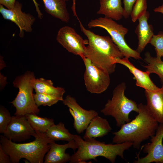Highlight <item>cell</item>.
<instances>
[{
  "label": "cell",
  "mask_w": 163,
  "mask_h": 163,
  "mask_svg": "<svg viewBox=\"0 0 163 163\" xmlns=\"http://www.w3.org/2000/svg\"><path fill=\"white\" fill-rule=\"evenodd\" d=\"M77 18L81 30L88 41L84 55L110 74L113 73L116 68L115 60L123 58V54L110 37L100 35L86 29Z\"/></svg>",
  "instance_id": "cell-1"
},
{
  "label": "cell",
  "mask_w": 163,
  "mask_h": 163,
  "mask_svg": "<svg viewBox=\"0 0 163 163\" xmlns=\"http://www.w3.org/2000/svg\"><path fill=\"white\" fill-rule=\"evenodd\" d=\"M138 107L139 112L135 118L113 133V143L130 142L134 148L138 149L142 142L155 135L159 125L158 122L150 113L146 105L140 103Z\"/></svg>",
  "instance_id": "cell-2"
},
{
  "label": "cell",
  "mask_w": 163,
  "mask_h": 163,
  "mask_svg": "<svg viewBox=\"0 0 163 163\" xmlns=\"http://www.w3.org/2000/svg\"><path fill=\"white\" fill-rule=\"evenodd\" d=\"M74 140L78 147L76 152L71 156L70 163H85L91 159L96 161V158L98 156L104 157L114 163L118 156L124 159V151L133 146L132 143L129 142L106 144L95 139L84 140L76 135H74Z\"/></svg>",
  "instance_id": "cell-3"
},
{
  "label": "cell",
  "mask_w": 163,
  "mask_h": 163,
  "mask_svg": "<svg viewBox=\"0 0 163 163\" xmlns=\"http://www.w3.org/2000/svg\"><path fill=\"white\" fill-rule=\"evenodd\" d=\"M35 131V140L26 143L14 142L4 135L0 136V144L9 155L11 163H18L22 158L31 163H43L51 143L55 141L48 138L46 133Z\"/></svg>",
  "instance_id": "cell-4"
},
{
  "label": "cell",
  "mask_w": 163,
  "mask_h": 163,
  "mask_svg": "<svg viewBox=\"0 0 163 163\" xmlns=\"http://www.w3.org/2000/svg\"><path fill=\"white\" fill-rule=\"evenodd\" d=\"M126 85L123 82L118 85L113 92L111 99L108 100L101 112L106 116L113 117L116 125L121 127L131 121L129 117L130 113L134 111L138 113V104L135 101L127 98L124 94Z\"/></svg>",
  "instance_id": "cell-5"
},
{
  "label": "cell",
  "mask_w": 163,
  "mask_h": 163,
  "mask_svg": "<svg viewBox=\"0 0 163 163\" xmlns=\"http://www.w3.org/2000/svg\"><path fill=\"white\" fill-rule=\"evenodd\" d=\"M35 78L33 72L28 71L16 77L13 81L14 86L19 89L16 97L10 103L16 108L15 115L39 114L40 110L35 103L33 93V81Z\"/></svg>",
  "instance_id": "cell-6"
},
{
  "label": "cell",
  "mask_w": 163,
  "mask_h": 163,
  "mask_svg": "<svg viewBox=\"0 0 163 163\" xmlns=\"http://www.w3.org/2000/svg\"><path fill=\"white\" fill-rule=\"evenodd\" d=\"M88 26L89 28L100 27L105 29L125 57L142 59L140 53L132 49L126 43L124 37L128 33V30L123 25L105 17L91 20L88 23Z\"/></svg>",
  "instance_id": "cell-7"
},
{
  "label": "cell",
  "mask_w": 163,
  "mask_h": 163,
  "mask_svg": "<svg viewBox=\"0 0 163 163\" xmlns=\"http://www.w3.org/2000/svg\"><path fill=\"white\" fill-rule=\"evenodd\" d=\"M80 57L85 66L84 79L87 90L91 93L97 94L105 91L110 84V74L84 55Z\"/></svg>",
  "instance_id": "cell-8"
},
{
  "label": "cell",
  "mask_w": 163,
  "mask_h": 163,
  "mask_svg": "<svg viewBox=\"0 0 163 163\" xmlns=\"http://www.w3.org/2000/svg\"><path fill=\"white\" fill-rule=\"evenodd\" d=\"M57 41L69 52L80 56L84 55L88 40H84L73 28L63 26L59 30Z\"/></svg>",
  "instance_id": "cell-9"
},
{
  "label": "cell",
  "mask_w": 163,
  "mask_h": 163,
  "mask_svg": "<svg viewBox=\"0 0 163 163\" xmlns=\"http://www.w3.org/2000/svg\"><path fill=\"white\" fill-rule=\"evenodd\" d=\"M22 4L16 1L14 7L11 9L5 8L0 5V12L4 19L10 20L18 27L20 30L19 36L22 37L24 36V31L31 32L32 26L35 21V18L29 13H26L22 11Z\"/></svg>",
  "instance_id": "cell-10"
},
{
  "label": "cell",
  "mask_w": 163,
  "mask_h": 163,
  "mask_svg": "<svg viewBox=\"0 0 163 163\" xmlns=\"http://www.w3.org/2000/svg\"><path fill=\"white\" fill-rule=\"evenodd\" d=\"M62 101L69 108V112L74 119V127L79 134L86 130L91 120L98 115V113L94 110H87L82 108L75 98L69 95Z\"/></svg>",
  "instance_id": "cell-11"
},
{
  "label": "cell",
  "mask_w": 163,
  "mask_h": 163,
  "mask_svg": "<svg viewBox=\"0 0 163 163\" xmlns=\"http://www.w3.org/2000/svg\"><path fill=\"white\" fill-rule=\"evenodd\" d=\"M4 136L15 142L24 141L36 134L25 116H12Z\"/></svg>",
  "instance_id": "cell-12"
},
{
  "label": "cell",
  "mask_w": 163,
  "mask_h": 163,
  "mask_svg": "<svg viewBox=\"0 0 163 163\" xmlns=\"http://www.w3.org/2000/svg\"><path fill=\"white\" fill-rule=\"evenodd\" d=\"M163 123H160L155 135L151 137V142L143 146V152L146 153L145 157L140 158L137 155L135 163H163Z\"/></svg>",
  "instance_id": "cell-13"
},
{
  "label": "cell",
  "mask_w": 163,
  "mask_h": 163,
  "mask_svg": "<svg viewBox=\"0 0 163 163\" xmlns=\"http://www.w3.org/2000/svg\"><path fill=\"white\" fill-rule=\"evenodd\" d=\"M78 145L74 140L68 142L67 143L60 145L53 142L50 144V149L45 155V163H65L69 161L71 156L65 151L68 148L74 151L77 149Z\"/></svg>",
  "instance_id": "cell-14"
},
{
  "label": "cell",
  "mask_w": 163,
  "mask_h": 163,
  "mask_svg": "<svg viewBox=\"0 0 163 163\" xmlns=\"http://www.w3.org/2000/svg\"><path fill=\"white\" fill-rule=\"evenodd\" d=\"M115 63L122 64L126 66L134 76L136 80V85L139 87L144 88L145 90L155 91L160 88L157 87L151 80L150 74L147 71L144 72L137 68L126 57L122 58H117Z\"/></svg>",
  "instance_id": "cell-15"
},
{
  "label": "cell",
  "mask_w": 163,
  "mask_h": 163,
  "mask_svg": "<svg viewBox=\"0 0 163 163\" xmlns=\"http://www.w3.org/2000/svg\"><path fill=\"white\" fill-rule=\"evenodd\" d=\"M146 105L152 117L159 123H163V84L155 91L145 90Z\"/></svg>",
  "instance_id": "cell-16"
},
{
  "label": "cell",
  "mask_w": 163,
  "mask_h": 163,
  "mask_svg": "<svg viewBox=\"0 0 163 163\" xmlns=\"http://www.w3.org/2000/svg\"><path fill=\"white\" fill-rule=\"evenodd\" d=\"M149 14L147 11L139 19V24L135 30L138 40V46L136 50L141 53L150 42L154 34L152 25L148 23Z\"/></svg>",
  "instance_id": "cell-17"
},
{
  "label": "cell",
  "mask_w": 163,
  "mask_h": 163,
  "mask_svg": "<svg viewBox=\"0 0 163 163\" xmlns=\"http://www.w3.org/2000/svg\"><path fill=\"white\" fill-rule=\"evenodd\" d=\"M112 129L108 120L98 115L93 118L86 129L83 139L101 138L107 135Z\"/></svg>",
  "instance_id": "cell-18"
},
{
  "label": "cell",
  "mask_w": 163,
  "mask_h": 163,
  "mask_svg": "<svg viewBox=\"0 0 163 163\" xmlns=\"http://www.w3.org/2000/svg\"><path fill=\"white\" fill-rule=\"evenodd\" d=\"M100 7L97 12L105 17L119 21L123 17L121 0H99Z\"/></svg>",
  "instance_id": "cell-19"
},
{
  "label": "cell",
  "mask_w": 163,
  "mask_h": 163,
  "mask_svg": "<svg viewBox=\"0 0 163 163\" xmlns=\"http://www.w3.org/2000/svg\"><path fill=\"white\" fill-rule=\"evenodd\" d=\"M45 11L52 16L68 23L70 15L65 0H42Z\"/></svg>",
  "instance_id": "cell-20"
},
{
  "label": "cell",
  "mask_w": 163,
  "mask_h": 163,
  "mask_svg": "<svg viewBox=\"0 0 163 163\" xmlns=\"http://www.w3.org/2000/svg\"><path fill=\"white\" fill-rule=\"evenodd\" d=\"M33 84L36 93L63 96L66 91L62 87L54 86L52 81L50 79L35 78L33 81Z\"/></svg>",
  "instance_id": "cell-21"
},
{
  "label": "cell",
  "mask_w": 163,
  "mask_h": 163,
  "mask_svg": "<svg viewBox=\"0 0 163 163\" xmlns=\"http://www.w3.org/2000/svg\"><path fill=\"white\" fill-rule=\"evenodd\" d=\"M47 136L55 141L63 140L68 142L74 140V135L69 133L61 122L52 125L46 133Z\"/></svg>",
  "instance_id": "cell-22"
},
{
  "label": "cell",
  "mask_w": 163,
  "mask_h": 163,
  "mask_svg": "<svg viewBox=\"0 0 163 163\" xmlns=\"http://www.w3.org/2000/svg\"><path fill=\"white\" fill-rule=\"evenodd\" d=\"M32 128L35 130L46 133L50 126L54 124L52 118L39 117L36 114L30 113L25 115Z\"/></svg>",
  "instance_id": "cell-23"
},
{
  "label": "cell",
  "mask_w": 163,
  "mask_h": 163,
  "mask_svg": "<svg viewBox=\"0 0 163 163\" xmlns=\"http://www.w3.org/2000/svg\"><path fill=\"white\" fill-rule=\"evenodd\" d=\"M144 60L147 65L142 66L146 68V71L150 74L154 73L157 75L163 84V61L161 59L152 56L149 52L145 53Z\"/></svg>",
  "instance_id": "cell-24"
},
{
  "label": "cell",
  "mask_w": 163,
  "mask_h": 163,
  "mask_svg": "<svg viewBox=\"0 0 163 163\" xmlns=\"http://www.w3.org/2000/svg\"><path fill=\"white\" fill-rule=\"evenodd\" d=\"M34 98L35 103L38 107L41 105L50 107L57 103L59 101H63V96L46 94L36 93L34 94Z\"/></svg>",
  "instance_id": "cell-25"
},
{
  "label": "cell",
  "mask_w": 163,
  "mask_h": 163,
  "mask_svg": "<svg viewBox=\"0 0 163 163\" xmlns=\"http://www.w3.org/2000/svg\"><path fill=\"white\" fill-rule=\"evenodd\" d=\"M147 9V0H136L130 15L132 21L135 22L138 20L146 12Z\"/></svg>",
  "instance_id": "cell-26"
},
{
  "label": "cell",
  "mask_w": 163,
  "mask_h": 163,
  "mask_svg": "<svg viewBox=\"0 0 163 163\" xmlns=\"http://www.w3.org/2000/svg\"><path fill=\"white\" fill-rule=\"evenodd\" d=\"M12 117L9 111L4 107H0V133H4L11 122Z\"/></svg>",
  "instance_id": "cell-27"
},
{
  "label": "cell",
  "mask_w": 163,
  "mask_h": 163,
  "mask_svg": "<svg viewBox=\"0 0 163 163\" xmlns=\"http://www.w3.org/2000/svg\"><path fill=\"white\" fill-rule=\"evenodd\" d=\"M150 43L155 47L156 57L161 59L163 56V32H159L157 35H154Z\"/></svg>",
  "instance_id": "cell-28"
},
{
  "label": "cell",
  "mask_w": 163,
  "mask_h": 163,
  "mask_svg": "<svg viewBox=\"0 0 163 163\" xmlns=\"http://www.w3.org/2000/svg\"><path fill=\"white\" fill-rule=\"evenodd\" d=\"M136 0H123L124 4L123 17L128 18L130 15L134 4Z\"/></svg>",
  "instance_id": "cell-29"
},
{
  "label": "cell",
  "mask_w": 163,
  "mask_h": 163,
  "mask_svg": "<svg viewBox=\"0 0 163 163\" xmlns=\"http://www.w3.org/2000/svg\"><path fill=\"white\" fill-rule=\"evenodd\" d=\"M9 155L6 153L2 146L0 144V163H11Z\"/></svg>",
  "instance_id": "cell-30"
},
{
  "label": "cell",
  "mask_w": 163,
  "mask_h": 163,
  "mask_svg": "<svg viewBox=\"0 0 163 163\" xmlns=\"http://www.w3.org/2000/svg\"><path fill=\"white\" fill-rule=\"evenodd\" d=\"M16 2V0H0V5L8 9H11L14 7Z\"/></svg>",
  "instance_id": "cell-31"
},
{
  "label": "cell",
  "mask_w": 163,
  "mask_h": 163,
  "mask_svg": "<svg viewBox=\"0 0 163 163\" xmlns=\"http://www.w3.org/2000/svg\"><path fill=\"white\" fill-rule=\"evenodd\" d=\"M154 11L155 12H159L163 14V4L161 5L154 8Z\"/></svg>",
  "instance_id": "cell-32"
},
{
  "label": "cell",
  "mask_w": 163,
  "mask_h": 163,
  "mask_svg": "<svg viewBox=\"0 0 163 163\" xmlns=\"http://www.w3.org/2000/svg\"><path fill=\"white\" fill-rule=\"evenodd\" d=\"M33 1L35 5V6L36 9L37 11V13H39L40 12V10L39 9V8L38 7V5H39L38 4V3L36 2L35 0H33Z\"/></svg>",
  "instance_id": "cell-33"
},
{
  "label": "cell",
  "mask_w": 163,
  "mask_h": 163,
  "mask_svg": "<svg viewBox=\"0 0 163 163\" xmlns=\"http://www.w3.org/2000/svg\"><path fill=\"white\" fill-rule=\"evenodd\" d=\"M66 1H69V0H65Z\"/></svg>",
  "instance_id": "cell-34"
},
{
  "label": "cell",
  "mask_w": 163,
  "mask_h": 163,
  "mask_svg": "<svg viewBox=\"0 0 163 163\" xmlns=\"http://www.w3.org/2000/svg\"><path fill=\"white\" fill-rule=\"evenodd\" d=\"M162 57H163V56Z\"/></svg>",
  "instance_id": "cell-35"
}]
</instances>
